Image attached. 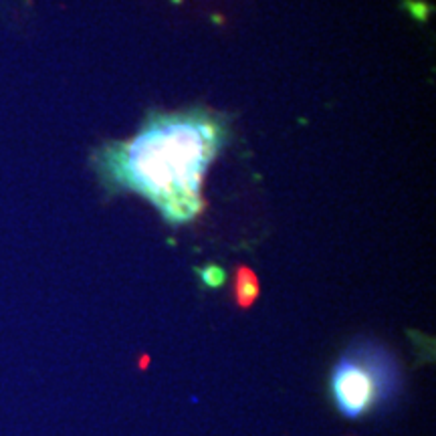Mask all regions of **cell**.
I'll return each instance as SVG.
<instances>
[{"label":"cell","mask_w":436,"mask_h":436,"mask_svg":"<svg viewBox=\"0 0 436 436\" xmlns=\"http://www.w3.org/2000/svg\"><path fill=\"white\" fill-rule=\"evenodd\" d=\"M218 125L200 117H168L148 123L139 135L107 156L121 184L150 198L172 223L202 208V180L218 150Z\"/></svg>","instance_id":"1"},{"label":"cell","mask_w":436,"mask_h":436,"mask_svg":"<svg viewBox=\"0 0 436 436\" xmlns=\"http://www.w3.org/2000/svg\"><path fill=\"white\" fill-rule=\"evenodd\" d=\"M402 386L396 357L376 341L353 343L333 366L329 394L335 410L359 420L394 402Z\"/></svg>","instance_id":"2"},{"label":"cell","mask_w":436,"mask_h":436,"mask_svg":"<svg viewBox=\"0 0 436 436\" xmlns=\"http://www.w3.org/2000/svg\"><path fill=\"white\" fill-rule=\"evenodd\" d=\"M233 295H235V301H237V305H239L241 309L253 307V303H255V301L259 299V295H261V283H259V279H257V275H255L253 269H249V267H245V265H241V267L237 269Z\"/></svg>","instance_id":"3"},{"label":"cell","mask_w":436,"mask_h":436,"mask_svg":"<svg viewBox=\"0 0 436 436\" xmlns=\"http://www.w3.org/2000/svg\"><path fill=\"white\" fill-rule=\"evenodd\" d=\"M198 273H200L202 283H204L206 287H210V289H216V287H221V285L225 283V271L218 267V265H208V267L200 269Z\"/></svg>","instance_id":"4"},{"label":"cell","mask_w":436,"mask_h":436,"mask_svg":"<svg viewBox=\"0 0 436 436\" xmlns=\"http://www.w3.org/2000/svg\"><path fill=\"white\" fill-rule=\"evenodd\" d=\"M145 366H148V357H141V359H139V368L143 370Z\"/></svg>","instance_id":"5"}]
</instances>
